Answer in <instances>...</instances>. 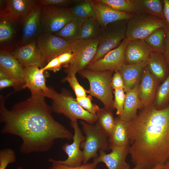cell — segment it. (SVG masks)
<instances>
[{
    "label": "cell",
    "instance_id": "cell-11",
    "mask_svg": "<svg viewBox=\"0 0 169 169\" xmlns=\"http://www.w3.org/2000/svg\"><path fill=\"white\" fill-rule=\"evenodd\" d=\"M130 41L125 37L119 46L108 52L101 59L90 63L85 69L95 71H119L126 64L124 51Z\"/></svg>",
    "mask_w": 169,
    "mask_h": 169
},
{
    "label": "cell",
    "instance_id": "cell-16",
    "mask_svg": "<svg viewBox=\"0 0 169 169\" xmlns=\"http://www.w3.org/2000/svg\"><path fill=\"white\" fill-rule=\"evenodd\" d=\"M23 68L12 53L1 50L0 53V69L17 83L18 90L24 88Z\"/></svg>",
    "mask_w": 169,
    "mask_h": 169
},
{
    "label": "cell",
    "instance_id": "cell-15",
    "mask_svg": "<svg viewBox=\"0 0 169 169\" xmlns=\"http://www.w3.org/2000/svg\"><path fill=\"white\" fill-rule=\"evenodd\" d=\"M12 54L23 68L37 67L42 68L46 65L36 40L18 47Z\"/></svg>",
    "mask_w": 169,
    "mask_h": 169
},
{
    "label": "cell",
    "instance_id": "cell-25",
    "mask_svg": "<svg viewBox=\"0 0 169 169\" xmlns=\"http://www.w3.org/2000/svg\"><path fill=\"white\" fill-rule=\"evenodd\" d=\"M132 1L136 15L148 14L165 19L163 0H132Z\"/></svg>",
    "mask_w": 169,
    "mask_h": 169
},
{
    "label": "cell",
    "instance_id": "cell-20",
    "mask_svg": "<svg viewBox=\"0 0 169 169\" xmlns=\"http://www.w3.org/2000/svg\"><path fill=\"white\" fill-rule=\"evenodd\" d=\"M152 51L144 39L130 40L124 51L126 64H137L146 60Z\"/></svg>",
    "mask_w": 169,
    "mask_h": 169
},
{
    "label": "cell",
    "instance_id": "cell-37",
    "mask_svg": "<svg viewBox=\"0 0 169 169\" xmlns=\"http://www.w3.org/2000/svg\"><path fill=\"white\" fill-rule=\"evenodd\" d=\"M124 89L119 88L114 90V106L116 110V114L119 117L121 116L123 112L125 98V94Z\"/></svg>",
    "mask_w": 169,
    "mask_h": 169
},
{
    "label": "cell",
    "instance_id": "cell-5",
    "mask_svg": "<svg viewBox=\"0 0 169 169\" xmlns=\"http://www.w3.org/2000/svg\"><path fill=\"white\" fill-rule=\"evenodd\" d=\"M127 21H118L100 27L96 53L90 63L101 59L119 45L125 38Z\"/></svg>",
    "mask_w": 169,
    "mask_h": 169
},
{
    "label": "cell",
    "instance_id": "cell-31",
    "mask_svg": "<svg viewBox=\"0 0 169 169\" xmlns=\"http://www.w3.org/2000/svg\"><path fill=\"white\" fill-rule=\"evenodd\" d=\"M69 9L74 17L84 19L95 17V15L91 0H86L79 1L78 3Z\"/></svg>",
    "mask_w": 169,
    "mask_h": 169
},
{
    "label": "cell",
    "instance_id": "cell-48",
    "mask_svg": "<svg viewBox=\"0 0 169 169\" xmlns=\"http://www.w3.org/2000/svg\"><path fill=\"white\" fill-rule=\"evenodd\" d=\"M151 169H166L165 165L159 164Z\"/></svg>",
    "mask_w": 169,
    "mask_h": 169
},
{
    "label": "cell",
    "instance_id": "cell-10",
    "mask_svg": "<svg viewBox=\"0 0 169 169\" xmlns=\"http://www.w3.org/2000/svg\"><path fill=\"white\" fill-rule=\"evenodd\" d=\"M36 41L46 63L62 53L71 52L70 43L51 33L42 32Z\"/></svg>",
    "mask_w": 169,
    "mask_h": 169
},
{
    "label": "cell",
    "instance_id": "cell-24",
    "mask_svg": "<svg viewBox=\"0 0 169 169\" xmlns=\"http://www.w3.org/2000/svg\"><path fill=\"white\" fill-rule=\"evenodd\" d=\"M149 71L158 81L164 80L169 74V66L162 54L152 51L148 59Z\"/></svg>",
    "mask_w": 169,
    "mask_h": 169
},
{
    "label": "cell",
    "instance_id": "cell-28",
    "mask_svg": "<svg viewBox=\"0 0 169 169\" xmlns=\"http://www.w3.org/2000/svg\"><path fill=\"white\" fill-rule=\"evenodd\" d=\"M96 115L95 125L109 137L112 132L115 124V118L112 110L105 107L99 108Z\"/></svg>",
    "mask_w": 169,
    "mask_h": 169
},
{
    "label": "cell",
    "instance_id": "cell-14",
    "mask_svg": "<svg viewBox=\"0 0 169 169\" xmlns=\"http://www.w3.org/2000/svg\"><path fill=\"white\" fill-rule=\"evenodd\" d=\"M111 151L106 154L105 151H99L98 156L93 159V162L96 166L102 162L108 169H130V166L126 161L129 154V145L122 146H110Z\"/></svg>",
    "mask_w": 169,
    "mask_h": 169
},
{
    "label": "cell",
    "instance_id": "cell-35",
    "mask_svg": "<svg viewBox=\"0 0 169 169\" xmlns=\"http://www.w3.org/2000/svg\"><path fill=\"white\" fill-rule=\"evenodd\" d=\"M63 81H67L75 93L76 98L87 95V91L79 83L75 74L73 73L68 74L67 76L63 79Z\"/></svg>",
    "mask_w": 169,
    "mask_h": 169
},
{
    "label": "cell",
    "instance_id": "cell-19",
    "mask_svg": "<svg viewBox=\"0 0 169 169\" xmlns=\"http://www.w3.org/2000/svg\"><path fill=\"white\" fill-rule=\"evenodd\" d=\"M141 79L138 90L142 108L153 103L159 81L150 73L147 65L143 70Z\"/></svg>",
    "mask_w": 169,
    "mask_h": 169
},
{
    "label": "cell",
    "instance_id": "cell-29",
    "mask_svg": "<svg viewBox=\"0 0 169 169\" xmlns=\"http://www.w3.org/2000/svg\"><path fill=\"white\" fill-rule=\"evenodd\" d=\"M166 28L156 29L144 39L152 51L162 54L166 34Z\"/></svg>",
    "mask_w": 169,
    "mask_h": 169
},
{
    "label": "cell",
    "instance_id": "cell-38",
    "mask_svg": "<svg viewBox=\"0 0 169 169\" xmlns=\"http://www.w3.org/2000/svg\"><path fill=\"white\" fill-rule=\"evenodd\" d=\"M76 100L83 108L93 114L96 115L100 108L97 105L92 103L91 95L76 98Z\"/></svg>",
    "mask_w": 169,
    "mask_h": 169
},
{
    "label": "cell",
    "instance_id": "cell-39",
    "mask_svg": "<svg viewBox=\"0 0 169 169\" xmlns=\"http://www.w3.org/2000/svg\"><path fill=\"white\" fill-rule=\"evenodd\" d=\"M48 161L52 164L49 169H95L96 166L93 162L91 163L82 164L78 166L71 167L58 163L53 159H49Z\"/></svg>",
    "mask_w": 169,
    "mask_h": 169
},
{
    "label": "cell",
    "instance_id": "cell-22",
    "mask_svg": "<svg viewBox=\"0 0 169 169\" xmlns=\"http://www.w3.org/2000/svg\"><path fill=\"white\" fill-rule=\"evenodd\" d=\"M148 64L147 59L137 64H126L119 71L124 81L125 93L133 89L139 84L143 70Z\"/></svg>",
    "mask_w": 169,
    "mask_h": 169
},
{
    "label": "cell",
    "instance_id": "cell-46",
    "mask_svg": "<svg viewBox=\"0 0 169 169\" xmlns=\"http://www.w3.org/2000/svg\"><path fill=\"white\" fill-rule=\"evenodd\" d=\"M163 12L165 19L169 24V0H163Z\"/></svg>",
    "mask_w": 169,
    "mask_h": 169
},
{
    "label": "cell",
    "instance_id": "cell-23",
    "mask_svg": "<svg viewBox=\"0 0 169 169\" xmlns=\"http://www.w3.org/2000/svg\"><path fill=\"white\" fill-rule=\"evenodd\" d=\"M138 86L139 84L133 89L125 92L123 113L120 117L127 122L134 120L137 115V110L141 108L138 95Z\"/></svg>",
    "mask_w": 169,
    "mask_h": 169
},
{
    "label": "cell",
    "instance_id": "cell-34",
    "mask_svg": "<svg viewBox=\"0 0 169 169\" xmlns=\"http://www.w3.org/2000/svg\"><path fill=\"white\" fill-rule=\"evenodd\" d=\"M0 41L1 43L10 40L14 33V23L7 19L0 18Z\"/></svg>",
    "mask_w": 169,
    "mask_h": 169
},
{
    "label": "cell",
    "instance_id": "cell-4",
    "mask_svg": "<svg viewBox=\"0 0 169 169\" xmlns=\"http://www.w3.org/2000/svg\"><path fill=\"white\" fill-rule=\"evenodd\" d=\"M113 72L92 71L84 69L78 73L88 81L90 88L87 91L103 103L104 107L112 110L114 109L111 81Z\"/></svg>",
    "mask_w": 169,
    "mask_h": 169
},
{
    "label": "cell",
    "instance_id": "cell-30",
    "mask_svg": "<svg viewBox=\"0 0 169 169\" xmlns=\"http://www.w3.org/2000/svg\"><path fill=\"white\" fill-rule=\"evenodd\" d=\"M100 28L95 16L84 19L79 39H88L98 38Z\"/></svg>",
    "mask_w": 169,
    "mask_h": 169
},
{
    "label": "cell",
    "instance_id": "cell-33",
    "mask_svg": "<svg viewBox=\"0 0 169 169\" xmlns=\"http://www.w3.org/2000/svg\"><path fill=\"white\" fill-rule=\"evenodd\" d=\"M120 12L136 15L132 0H96Z\"/></svg>",
    "mask_w": 169,
    "mask_h": 169
},
{
    "label": "cell",
    "instance_id": "cell-49",
    "mask_svg": "<svg viewBox=\"0 0 169 169\" xmlns=\"http://www.w3.org/2000/svg\"><path fill=\"white\" fill-rule=\"evenodd\" d=\"M165 166L166 169H169V161L165 164Z\"/></svg>",
    "mask_w": 169,
    "mask_h": 169
},
{
    "label": "cell",
    "instance_id": "cell-27",
    "mask_svg": "<svg viewBox=\"0 0 169 169\" xmlns=\"http://www.w3.org/2000/svg\"><path fill=\"white\" fill-rule=\"evenodd\" d=\"M84 20L74 17L61 30L53 34L71 43L79 39Z\"/></svg>",
    "mask_w": 169,
    "mask_h": 169
},
{
    "label": "cell",
    "instance_id": "cell-8",
    "mask_svg": "<svg viewBox=\"0 0 169 169\" xmlns=\"http://www.w3.org/2000/svg\"><path fill=\"white\" fill-rule=\"evenodd\" d=\"M98 38L88 39H78L71 43V51L74 59L72 63L66 68L67 74H76L84 69L95 56L98 44Z\"/></svg>",
    "mask_w": 169,
    "mask_h": 169
},
{
    "label": "cell",
    "instance_id": "cell-50",
    "mask_svg": "<svg viewBox=\"0 0 169 169\" xmlns=\"http://www.w3.org/2000/svg\"><path fill=\"white\" fill-rule=\"evenodd\" d=\"M17 169H23V168L21 167H18Z\"/></svg>",
    "mask_w": 169,
    "mask_h": 169
},
{
    "label": "cell",
    "instance_id": "cell-21",
    "mask_svg": "<svg viewBox=\"0 0 169 169\" xmlns=\"http://www.w3.org/2000/svg\"><path fill=\"white\" fill-rule=\"evenodd\" d=\"M42 6L39 3L23 21L22 42L24 44L33 40L42 32L40 15Z\"/></svg>",
    "mask_w": 169,
    "mask_h": 169
},
{
    "label": "cell",
    "instance_id": "cell-3",
    "mask_svg": "<svg viewBox=\"0 0 169 169\" xmlns=\"http://www.w3.org/2000/svg\"><path fill=\"white\" fill-rule=\"evenodd\" d=\"M45 97L53 100V104L51 107L52 111L64 115L70 121L80 119L90 124L95 123L96 115L83 108L69 92L64 90L59 93L50 88Z\"/></svg>",
    "mask_w": 169,
    "mask_h": 169
},
{
    "label": "cell",
    "instance_id": "cell-1",
    "mask_svg": "<svg viewBox=\"0 0 169 169\" xmlns=\"http://www.w3.org/2000/svg\"><path fill=\"white\" fill-rule=\"evenodd\" d=\"M45 97L41 94L31 93L29 99L8 110L0 97V121L4 124L1 132L21 139L22 153L46 152L57 139H73L72 133L54 118Z\"/></svg>",
    "mask_w": 169,
    "mask_h": 169
},
{
    "label": "cell",
    "instance_id": "cell-41",
    "mask_svg": "<svg viewBox=\"0 0 169 169\" xmlns=\"http://www.w3.org/2000/svg\"><path fill=\"white\" fill-rule=\"evenodd\" d=\"M57 57L62 67L66 68L72 63L74 59V55L71 52L64 53Z\"/></svg>",
    "mask_w": 169,
    "mask_h": 169
},
{
    "label": "cell",
    "instance_id": "cell-6",
    "mask_svg": "<svg viewBox=\"0 0 169 169\" xmlns=\"http://www.w3.org/2000/svg\"><path fill=\"white\" fill-rule=\"evenodd\" d=\"M83 131L85 135V140L81 144L83 154V164L87 163L91 159L97 157L98 151L110 150L108 136L95 124L88 123L84 121H81Z\"/></svg>",
    "mask_w": 169,
    "mask_h": 169
},
{
    "label": "cell",
    "instance_id": "cell-36",
    "mask_svg": "<svg viewBox=\"0 0 169 169\" xmlns=\"http://www.w3.org/2000/svg\"><path fill=\"white\" fill-rule=\"evenodd\" d=\"M16 156L14 150L6 148L0 151V169H6L10 164L14 163Z\"/></svg>",
    "mask_w": 169,
    "mask_h": 169
},
{
    "label": "cell",
    "instance_id": "cell-7",
    "mask_svg": "<svg viewBox=\"0 0 169 169\" xmlns=\"http://www.w3.org/2000/svg\"><path fill=\"white\" fill-rule=\"evenodd\" d=\"M166 20L148 14L136 15L127 21L125 37L130 40L144 39L156 29L166 28Z\"/></svg>",
    "mask_w": 169,
    "mask_h": 169
},
{
    "label": "cell",
    "instance_id": "cell-18",
    "mask_svg": "<svg viewBox=\"0 0 169 169\" xmlns=\"http://www.w3.org/2000/svg\"><path fill=\"white\" fill-rule=\"evenodd\" d=\"M24 88H28L31 93L45 95L49 90L45 83V76L42 68L37 67L23 68Z\"/></svg>",
    "mask_w": 169,
    "mask_h": 169
},
{
    "label": "cell",
    "instance_id": "cell-45",
    "mask_svg": "<svg viewBox=\"0 0 169 169\" xmlns=\"http://www.w3.org/2000/svg\"><path fill=\"white\" fill-rule=\"evenodd\" d=\"M13 87L16 90H18L17 83L14 80L10 78H6L0 79V89Z\"/></svg>",
    "mask_w": 169,
    "mask_h": 169
},
{
    "label": "cell",
    "instance_id": "cell-12",
    "mask_svg": "<svg viewBox=\"0 0 169 169\" xmlns=\"http://www.w3.org/2000/svg\"><path fill=\"white\" fill-rule=\"evenodd\" d=\"M5 4L0 10V18L15 23H21L37 6L38 1L33 0H7L3 1Z\"/></svg>",
    "mask_w": 169,
    "mask_h": 169
},
{
    "label": "cell",
    "instance_id": "cell-43",
    "mask_svg": "<svg viewBox=\"0 0 169 169\" xmlns=\"http://www.w3.org/2000/svg\"><path fill=\"white\" fill-rule=\"evenodd\" d=\"M62 67V66L57 57L48 62L42 69L44 72L46 70H51L55 72L59 71Z\"/></svg>",
    "mask_w": 169,
    "mask_h": 169
},
{
    "label": "cell",
    "instance_id": "cell-9",
    "mask_svg": "<svg viewBox=\"0 0 169 169\" xmlns=\"http://www.w3.org/2000/svg\"><path fill=\"white\" fill-rule=\"evenodd\" d=\"M40 21L42 32L54 34L74 18L69 8L53 5H41Z\"/></svg>",
    "mask_w": 169,
    "mask_h": 169
},
{
    "label": "cell",
    "instance_id": "cell-44",
    "mask_svg": "<svg viewBox=\"0 0 169 169\" xmlns=\"http://www.w3.org/2000/svg\"><path fill=\"white\" fill-rule=\"evenodd\" d=\"M166 37L165 40L164 48L162 54L169 66V24L166 28Z\"/></svg>",
    "mask_w": 169,
    "mask_h": 169
},
{
    "label": "cell",
    "instance_id": "cell-2",
    "mask_svg": "<svg viewBox=\"0 0 169 169\" xmlns=\"http://www.w3.org/2000/svg\"><path fill=\"white\" fill-rule=\"evenodd\" d=\"M132 169H151L169 161V103L157 109L153 103L128 122Z\"/></svg>",
    "mask_w": 169,
    "mask_h": 169
},
{
    "label": "cell",
    "instance_id": "cell-32",
    "mask_svg": "<svg viewBox=\"0 0 169 169\" xmlns=\"http://www.w3.org/2000/svg\"><path fill=\"white\" fill-rule=\"evenodd\" d=\"M169 103V74L158 88L154 103L157 109H162Z\"/></svg>",
    "mask_w": 169,
    "mask_h": 169
},
{
    "label": "cell",
    "instance_id": "cell-42",
    "mask_svg": "<svg viewBox=\"0 0 169 169\" xmlns=\"http://www.w3.org/2000/svg\"><path fill=\"white\" fill-rule=\"evenodd\" d=\"M111 85L114 90L124 88V84L122 77L119 71L115 72L112 76Z\"/></svg>",
    "mask_w": 169,
    "mask_h": 169
},
{
    "label": "cell",
    "instance_id": "cell-13",
    "mask_svg": "<svg viewBox=\"0 0 169 169\" xmlns=\"http://www.w3.org/2000/svg\"><path fill=\"white\" fill-rule=\"evenodd\" d=\"M70 125L73 129L74 134L73 142L71 144L65 143L62 146L63 151L67 155V159L64 160H56V162L71 167H76L82 165L83 161V154L81 150V143L85 140L79 127L77 121H70Z\"/></svg>",
    "mask_w": 169,
    "mask_h": 169
},
{
    "label": "cell",
    "instance_id": "cell-40",
    "mask_svg": "<svg viewBox=\"0 0 169 169\" xmlns=\"http://www.w3.org/2000/svg\"><path fill=\"white\" fill-rule=\"evenodd\" d=\"M77 1L70 0H40L38 2L41 5H53L66 8L73 2Z\"/></svg>",
    "mask_w": 169,
    "mask_h": 169
},
{
    "label": "cell",
    "instance_id": "cell-26",
    "mask_svg": "<svg viewBox=\"0 0 169 169\" xmlns=\"http://www.w3.org/2000/svg\"><path fill=\"white\" fill-rule=\"evenodd\" d=\"M108 140L109 146L129 145L128 122L119 117L115 118L114 127Z\"/></svg>",
    "mask_w": 169,
    "mask_h": 169
},
{
    "label": "cell",
    "instance_id": "cell-47",
    "mask_svg": "<svg viewBox=\"0 0 169 169\" xmlns=\"http://www.w3.org/2000/svg\"><path fill=\"white\" fill-rule=\"evenodd\" d=\"M6 78H10L7 74L0 69V79Z\"/></svg>",
    "mask_w": 169,
    "mask_h": 169
},
{
    "label": "cell",
    "instance_id": "cell-17",
    "mask_svg": "<svg viewBox=\"0 0 169 169\" xmlns=\"http://www.w3.org/2000/svg\"><path fill=\"white\" fill-rule=\"evenodd\" d=\"M91 3L95 18L100 27L118 21H128L136 15L116 11L96 0H91Z\"/></svg>",
    "mask_w": 169,
    "mask_h": 169
}]
</instances>
